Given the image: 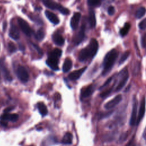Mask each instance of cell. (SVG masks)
<instances>
[{
  "instance_id": "9c48e42d",
  "label": "cell",
  "mask_w": 146,
  "mask_h": 146,
  "mask_svg": "<svg viewBox=\"0 0 146 146\" xmlns=\"http://www.w3.org/2000/svg\"><path fill=\"white\" fill-rule=\"evenodd\" d=\"M122 100V96L121 95H116L114 98L110 101L106 103L104 105V108L106 110H111L117 106Z\"/></svg>"
},
{
  "instance_id": "30bf717a",
  "label": "cell",
  "mask_w": 146,
  "mask_h": 146,
  "mask_svg": "<svg viewBox=\"0 0 146 146\" xmlns=\"http://www.w3.org/2000/svg\"><path fill=\"white\" fill-rule=\"evenodd\" d=\"M145 112V98L143 97L140 102L139 113L137 117L136 124H138L140 122V121L142 120V119L144 116Z\"/></svg>"
},
{
  "instance_id": "d6986e66",
  "label": "cell",
  "mask_w": 146,
  "mask_h": 146,
  "mask_svg": "<svg viewBox=\"0 0 146 146\" xmlns=\"http://www.w3.org/2000/svg\"><path fill=\"white\" fill-rule=\"evenodd\" d=\"M88 22L91 28H94L96 26V20L95 14L94 10H90L89 11V15H88Z\"/></svg>"
},
{
  "instance_id": "7a4b0ae2",
  "label": "cell",
  "mask_w": 146,
  "mask_h": 146,
  "mask_svg": "<svg viewBox=\"0 0 146 146\" xmlns=\"http://www.w3.org/2000/svg\"><path fill=\"white\" fill-rule=\"evenodd\" d=\"M118 56V52L115 49L109 51L105 56L103 60V75H107L112 68Z\"/></svg>"
},
{
  "instance_id": "4fadbf2b",
  "label": "cell",
  "mask_w": 146,
  "mask_h": 146,
  "mask_svg": "<svg viewBox=\"0 0 146 146\" xmlns=\"http://www.w3.org/2000/svg\"><path fill=\"white\" fill-rule=\"evenodd\" d=\"M86 68H87V67H84L79 70L74 71L71 72L70 74H69L68 78L71 80H76L82 76V75L85 71Z\"/></svg>"
},
{
  "instance_id": "3957f363",
  "label": "cell",
  "mask_w": 146,
  "mask_h": 146,
  "mask_svg": "<svg viewBox=\"0 0 146 146\" xmlns=\"http://www.w3.org/2000/svg\"><path fill=\"white\" fill-rule=\"evenodd\" d=\"M129 77V73L126 68L122 70L118 74L117 77L115 81V83L113 84V87L115 88V91L117 92L121 90L126 84Z\"/></svg>"
},
{
  "instance_id": "d6a6232c",
  "label": "cell",
  "mask_w": 146,
  "mask_h": 146,
  "mask_svg": "<svg viewBox=\"0 0 146 146\" xmlns=\"http://www.w3.org/2000/svg\"><path fill=\"white\" fill-rule=\"evenodd\" d=\"M107 12H108V14L110 15H112L114 14L115 12V7L113 6H110L108 8V10H107Z\"/></svg>"
},
{
  "instance_id": "4dcf8cb0",
  "label": "cell",
  "mask_w": 146,
  "mask_h": 146,
  "mask_svg": "<svg viewBox=\"0 0 146 146\" xmlns=\"http://www.w3.org/2000/svg\"><path fill=\"white\" fill-rule=\"evenodd\" d=\"M31 45L33 46V47L36 50V51L38 52V53L42 55L43 54V51L42 50V49L39 47V46H38L37 44H36L35 43H31Z\"/></svg>"
},
{
  "instance_id": "ac0fdd59",
  "label": "cell",
  "mask_w": 146,
  "mask_h": 146,
  "mask_svg": "<svg viewBox=\"0 0 146 146\" xmlns=\"http://www.w3.org/2000/svg\"><path fill=\"white\" fill-rule=\"evenodd\" d=\"M45 15L47 17V18L53 24L56 25L58 24L59 22V19L58 18V17L53 13L48 11V10H46L44 12Z\"/></svg>"
},
{
  "instance_id": "e0dca14e",
  "label": "cell",
  "mask_w": 146,
  "mask_h": 146,
  "mask_svg": "<svg viewBox=\"0 0 146 146\" xmlns=\"http://www.w3.org/2000/svg\"><path fill=\"white\" fill-rule=\"evenodd\" d=\"M54 42L58 46H62L64 43V39L58 32H55L52 35Z\"/></svg>"
},
{
  "instance_id": "8fae6325",
  "label": "cell",
  "mask_w": 146,
  "mask_h": 146,
  "mask_svg": "<svg viewBox=\"0 0 146 146\" xmlns=\"http://www.w3.org/2000/svg\"><path fill=\"white\" fill-rule=\"evenodd\" d=\"M0 69H1V72H2L4 78L6 80H7L8 81H11L13 80L12 76L10 73L9 70L6 67V66H5V64L2 60H1L0 61Z\"/></svg>"
},
{
  "instance_id": "74e56055",
  "label": "cell",
  "mask_w": 146,
  "mask_h": 146,
  "mask_svg": "<svg viewBox=\"0 0 146 146\" xmlns=\"http://www.w3.org/2000/svg\"><path fill=\"white\" fill-rule=\"evenodd\" d=\"M0 81H1V73H0Z\"/></svg>"
},
{
  "instance_id": "44dd1931",
  "label": "cell",
  "mask_w": 146,
  "mask_h": 146,
  "mask_svg": "<svg viewBox=\"0 0 146 146\" xmlns=\"http://www.w3.org/2000/svg\"><path fill=\"white\" fill-rule=\"evenodd\" d=\"M37 107H38V110H39L40 113L42 116H45L47 114V112H48L47 108L46 105L43 103L39 102L37 104Z\"/></svg>"
},
{
  "instance_id": "2e32d148",
  "label": "cell",
  "mask_w": 146,
  "mask_h": 146,
  "mask_svg": "<svg viewBox=\"0 0 146 146\" xmlns=\"http://www.w3.org/2000/svg\"><path fill=\"white\" fill-rule=\"evenodd\" d=\"M81 17V14L79 12L75 13L70 21V26L73 30H75L79 25V22Z\"/></svg>"
},
{
  "instance_id": "ba28073f",
  "label": "cell",
  "mask_w": 146,
  "mask_h": 146,
  "mask_svg": "<svg viewBox=\"0 0 146 146\" xmlns=\"http://www.w3.org/2000/svg\"><path fill=\"white\" fill-rule=\"evenodd\" d=\"M137 99L134 98L133 100L132 110L129 120V124L133 126L136 124L137 121Z\"/></svg>"
},
{
  "instance_id": "7402d4cb",
  "label": "cell",
  "mask_w": 146,
  "mask_h": 146,
  "mask_svg": "<svg viewBox=\"0 0 146 146\" xmlns=\"http://www.w3.org/2000/svg\"><path fill=\"white\" fill-rule=\"evenodd\" d=\"M62 143L64 144H70L72 141V135L70 132H67L62 139Z\"/></svg>"
},
{
  "instance_id": "5bb4252c",
  "label": "cell",
  "mask_w": 146,
  "mask_h": 146,
  "mask_svg": "<svg viewBox=\"0 0 146 146\" xmlns=\"http://www.w3.org/2000/svg\"><path fill=\"white\" fill-rule=\"evenodd\" d=\"M9 35L10 37L14 40H18L19 39L20 34L17 26L14 24H11Z\"/></svg>"
},
{
  "instance_id": "8992f818",
  "label": "cell",
  "mask_w": 146,
  "mask_h": 146,
  "mask_svg": "<svg viewBox=\"0 0 146 146\" xmlns=\"http://www.w3.org/2000/svg\"><path fill=\"white\" fill-rule=\"evenodd\" d=\"M18 22L22 31L28 36H31L33 34V30L29 26V23L23 19L19 18L18 19Z\"/></svg>"
},
{
  "instance_id": "5b68a950",
  "label": "cell",
  "mask_w": 146,
  "mask_h": 146,
  "mask_svg": "<svg viewBox=\"0 0 146 146\" xmlns=\"http://www.w3.org/2000/svg\"><path fill=\"white\" fill-rule=\"evenodd\" d=\"M58 57L51 54V53L48 54V58L47 59L46 63L47 65L50 67L53 70H58L59 66H58V62H59Z\"/></svg>"
},
{
  "instance_id": "1f68e13d",
  "label": "cell",
  "mask_w": 146,
  "mask_h": 146,
  "mask_svg": "<svg viewBox=\"0 0 146 146\" xmlns=\"http://www.w3.org/2000/svg\"><path fill=\"white\" fill-rule=\"evenodd\" d=\"M19 116L18 114L17 113H12L10 115V120L9 121H11L13 122H15L16 121H17V120L18 119Z\"/></svg>"
},
{
  "instance_id": "8d00e7d4",
  "label": "cell",
  "mask_w": 146,
  "mask_h": 146,
  "mask_svg": "<svg viewBox=\"0 0 146 146\" xmlns=\"http://www.w3.org/2000/svg\"><path fill=\"white\" fill-rule=\"evenodd\" d=\"M1 124H2V125L4 126V127H6L7 125V123L6 122V121H1Z\"/></svg>"
},
{
  "instance_id": "603a6c76",
  "label": "cell",
  "mask_w": 146,
  "mask_h": 146,
  "mask_svg": "<svg viewBox=\"0 0 146 146\" xmlns=\"http://www.w3.org/2000/svg\"><path fill=\"white\" fill-rule=\"evenodd\" d=\"M130 27H131V25L128 22L125 23V25H124V26L120 30V35L121 36H125L128 34V33L130 29Z\"/></svg>"
},
{
  "instance_id": "e575fe53",
  "label": "cell",
  "mask_w": 146,
  "mask_h": 146,
  "mask_svg": "<svg viewBox=\"0 0 146 146\" xmlns=\"http://www.w3.org/2000/svg\"><path fill=\"white\" fill-rule=\"evenodd\" d=\"M14 108V107H7V108H6V109L4 110V113H9L10 111H11V110H13V109Z\"/></svg>"
},
{
  "instance_id": "277c9868",
  "label": "cell",
  "mask_w": 146,
  "mask_h": 146,
  "mask_svg": "<svg viewBox=\"0 0 146 146\" xmlns=\"http://www.w3.org/2000/svg\"><path fill=\"white\" fill-rule=\"evenodd\" d=\"M43 3L44 5V6L47 8H49L52 10H58L59 12H60L63 14L67 15L70 13V11L68 9L64 7L62 5L57 2L51 1L46 0V1H43Z\"/></svg>"
},
{
  "instance_id": "484cf974",
  "label": "cell",
  "mask_w": 146,
  "mask_h": 146,
  "mask_svg": "<svg viewBox=\"0 0 146 146\" xmlns=\"http://www.w3.org/2000/svg\"><path fill=\"white\" fill-rule=\"evenodd\" d=\"M130 55V51L129 50H127L126 51H125L121 56L120 59H119V64H121L122 63H123L129 57Z\"/></svg>"
},
{
  "instance_id": "f546056e",
  "label": "cell",
  "mask_w": 146,
  "mask_h": 146,
  "mask_svg": "<svg viewBox=\"0 0 146 146\" xmlns=\"http://www.w3.org/2000/svg\"><path fill=\"white\" fill-rule=\"evenodd\" d=\"M139 27L141 30H145L146 29V18L143 19L139 23Z\"/></svg>"
},
{
  "instance_id": "9a60e30c",
  "label": "cell",
  "mask_w": 146,
  "mask_h": 146,
  "mask_svg": "<svg viewBox=\"0 0 146 146\" xmlns=\"http://www.w3.org/2000/svg\"><path fill=\"white\" fill-rule=\"evenodd\" d=\"M85 36V26L82 25L78 34L76 35L74 42L76 45L79 44L83 40Z\"/></svg>"
},
{
  "instance_id": "d4e9b609",
  "label": "cell",
  "mask_w": 146,
  "mask_h": 146,
  "mask_svg": "<svg viewBox=\"0 0 146 146\" xmlns=\"http://www.w3.org/2000/svg\"><path fill=\"white\" fill-rule=\"evenodd\" d=\"M45 35V33L42 29H38L35 34V38L36 40L40 41L42 40Z\"/></svg>"
},
{
  "instance_id": "ffe728a7",
  "label": "cell",
  "mask_w": 146,
  "mask_h": 146,
  "mask_svg": "<svg viewBox=\"0 0 146 146\" xmlns=\"http://www.w3.org/2000/svg\"><path fill=\"white\" fill-rule=\"evenodd\" d=\"M72 66V62L71 59L67 58L66 59L62 67V70L64 72H67L70 70Z\"/></svg>"
},
{
  "instance_id": "7c38bea8",
  "label": "cell",
  "mask_w": 146,
  "mask_h": 146,
  "mask_svg": "<svg viewBox=\"0 0 146 146\" xmlns=\"http://www.w3.org/2000/svg\"><path fill=\"white\" fill-rule=\"evenodd\" d=\"M95 86L93 84H91L90 86H88L86 87L83 88L81 90V93H80V96L83 98H86L89 97L90 95H91L94 90H95Z\"/></svg>"
},
{
  "instance_id": "d590c367",
  "label": "cell",
  "mask_w": 146,
  "mask_h": 146,
  "mask_svg": "<svg viewBox=\"0 0 146 146\" xmlns=\"http://www.w3.org/2000/svg\"><path fill=\"white\" fill-rule=\"evenodd\" d=\"M143 137L146 140V127L145 128V129L144 130V132H143Z\"/></svg>"
},
{
  "instance_id": "6da1fadb",
  "label": "cell",
  "mask_w": 146,
  "mask_h": 146,
  "mask_svg": "<svg viewBox=\"0 0 146 146\" xmlns=\"http://www.w3.org/2000/svg\"><path fill=\"white\" fill-rule=\"evenodd\" d=\"M98 43L95 39H91L88 46L82 49L79 54L78 59L83 62L88 59L92 58L97 53L98 50Z\"/></svg>"
},
{
  "instance_id": "cb8c5ba5",
  "label": "cell",
  "mask_w": 146,
  "mask_h": 146,
  "mask_svg": "<svg viewBox=\"0 0 146 146\" xmlns=\"http://www.w3.org/2000/svg\"><path fill=\"white\" fill-rule=\"evenodd\" d=\"M145 13H146V9L143 6H141L139 8H138L137 10H136L135 13V17L136 18L140 19L145 15Z\"/></svg>"
},
{
  "instance_id": "f1b7e54d",
  "label": "cell",
  "mask_w": 146,
  "mask_h": 146,
  "mask_svg": "<svg viewBox=\"0 0 146 146\" xmlns=\"http://www.w3.org/2000/svg\"><path fill=\"white\" fill-rule=\"evenodd\" d=\"M113 88V86H111L110 88H108V89L106 90V91L102 92L100 94V97L104 98H106L107 96H108V95L112 92Z\"/></svg>"
},
{
  "instance_id": "836d02e7",
  "label": "cell",
  "mask_w": 146,
  "mask_h": 146,
  "mask_svg": "<svg viewBox=\"0 0 146 146\" xmlns=\"http://www.w3.org/2000/svg\"><path fill=\"white\" fill-rule=\"evenodd\" d=\"M141 44L144 48H146V34H145L141 38Z\"/></svg>"
},
{
  "instance_id": "83f0119b",
  "label": "cell",
  "mask_w": 146,
  "mask_h": 146,
  "mask_svg": "<svg viewBox=\"0 0 146 146\" xmlns=\"http://www.w3.org/2000/svg\"><path fill=\"white\" fill-rule=\"evenodd\" d=\"M7 48H8V50L10 52H14L16 51L17 50V48H16V46L15 45V44L12 42H9L7 44Z\"/></svg>"
},
{
  "instance_id": "52a82bcc",
  "label": "cell",
  "mask_w": 146,
  "mask_h": 146,
  "mask_svg": "<svg viewBox=\"0 0 146 146\" xmlns=\"http://www.w3.org/2000/svg\"><path fill=\"white\" fill-rule=\"evenodd\" d=\"M17 75L18 79L22 82H27L29 79V75L26 68L22 66L18 67L17 70Z\"/></svg>"
},
{
  "instance_id": "4316f807",
  "label": "cell",
  "mask_w": 146,
  "mask_h": 146,
  "mask_svg": "<svg viewBox=\"0 0 146 146\" xmlns=\"http://www.w3.org/2000/svg\"><path fill=\"white\" fill-rule=\"evenodd\" d=\"M87 3L89 6L93 7H98L101 5V1L98 0H89Z\"/></svg>"
}]
</instances>
